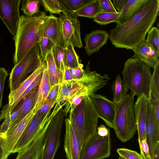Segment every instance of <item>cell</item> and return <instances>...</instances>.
Segmentation results:
<instances>
[{"instance_id": "f35d334b", "label": "cell", "mask_w": 159, "mask_h": 159, "mask_svg": "<svg viewBox=\"0 0 159 159\" xmlns=\"http://www.w3.org/2000/svg\"><path fill=\"white\" fill-rule=\"evenodd\" d=\"M117 152L124 159H144L140 154L135 151L125 148H118Z\"/></svg>"}, {"instance_id": "9a60e30c", "label": "cell", "mask_w": 159, "mask_h": 159, "mask_svg": "<svg viewBox=\"0 0 159 159\" xmlns=\"http://www.w3.org/2000/svg\"><path fill=\"white\" fill-rule=\"evenodd\" d=\"M64 148L67 159H80L81 146L78 134L69 118L65 120Z\"/></svg>"}, {"instance_id": "ffe728a7", "label": "cell", "mask_w": 159, "mask_h": 159, "mask_svg": "<svg viewBox=\"0 0 159 159\" xmlns=\"http://www.w3.org/2000/svg\"><path fill=\"white\" fill-rule=\"evenodd\" d=\"M50 121L48 120L43 130L29 146L18 152L16 159H33L37 151L43 146Z\"/></svg>"}, {"instance_id": "681fc988", "label": "cell", "mask_w": 159, "mask_h": 159, "mask_svg": "<svg viewBox=\"0 0 159 159\" xmlns=\"http://www.w3.org/2000/svg\"><path fill=\"white\" fill-rule=\"evenodd\" d=\"M153 159H159V143H157L155 148Z\"/></svg>"}, {"instance_id": "bcb514c9", "label": "cell", "mask_w": 159, "mask_h": 159, "mask_svg": "<svg viewBox=\"0 0 159 159\" xmlns=\"http://www.w3.org/2000/svg\"><path fill=\"white\" fill-rule=\"evenodd\" d=\"M127 0H113L114 7L117 12H120L123 9Z\"/></svg>"}, {"instance_id": "f907efd6", "label": "cell", "mask_w": 159, "mask_h": 159, "mask_svg": "<svg viewBox=\"0 0 159 159\" xmlns=\"http://www.w3.org/2000/svg\"><path fill=\"white\" fill-rule=\"evenodd\" d=\"M3 154V149L2 146V140L0 134V159H2Z\"/></svg>"}, {"instance_id": "603a6c76", "label": "cell", "mask_w": 159, "mask_h": 159, "mask_svg": "<svg viewBox=\"0 0 159 159\" xmlns=\"http://www.w3.org/2000/svg\"><path fill=\"white\" fill-rule=\"evenodd\" d=\"M39 86L26 95L19 104L20 112L8 128L20 122L33 109L36 102Z\"/></svg>"}, {"instance_id": "d6a6232c", "label": "cell", "mask_w": 159, "mask_h": 159, "mask_svg": "<svg viewBox=\"0 0 159 159\" xmlns=\"http://www.w3.org/2000/svg\"><path fill=\"white\" fill-rule=\"evenodd\" d=\"M65 65L70 68L77 67L80 64L78 56L71 43L67 45L64 49Z\"/></svg>"}, {"instance_id": "7402d4cb", "label": "cell", "mask_w": 159, "mask_h": 159, "mask_svg": "<svg viewBox=\"0 0 159 159\" xmlns=\"http://www.w3.org/2000/svg\"><path fill=\"white\" fill-rule=\"evenodd\" d=\"M47 67V64L45 62L31 73L15 90L10 92L8 96V103L6 105L8 106L11 105Z\"/></svg>"}, {"instance_id": "f546056e", "label": "cell", "mask_w": 159, "mask_h": 159, "mask_svg": "<svg viewBox=\"0 0 159 159\" xmlns=\"http://www.w3.org/2000/svg\"><path fill=\"white\" fill-rule=\"evenodd\" d=\"M65 11L71 14L92 2L94 0H59Z\"/></svg>"}, {"instance_id": "ab89813d", "label": "cell", "mask_w": 159, "mask_h": 159, "mask_svg": "<svg viewBox=\"0 0 159 159\" xmlns=\"http://www.w3.org/2000/svg\"><path fill=\"white\" fill-rule=\"evenodd\" d=\"M57 97L49 100H47L41 108L35 113L38 116L44 117L51 111V109L56 103Z\"/></svg>"}, {"instance_id": "e575fe53", "label": "cell", "mask_w": 159, "mask_h": 159, "mask_svg": "<svg viewBox=\"0 0 159 159\" xmlns=\"http://www.w3.org/2000/svg\"><path fill=\"white\" fill-rule=\"evenodd\" d=\"M41 5L44 10L50 14L61 15V13L65 11L61 6L59 0H41Z\"/></svg>"}, {"instance_id": "4fadbf2b", "label": "cell", "mask_w": 159, "mask_h": 159, "mask_svg": "<svg viewBox=\"0 0 159 159\" xmlns=\"http://www.w3.org/2000/svg\"><path fill=\"white\" fill-rule=\"evenodd\" d=\"M98 117L102 119L108 127L113 128L115 103L105 96L94 93L89 96Z\"/></svg>"}, {"instance_id": "ee69618b", "label": "cell", "mask_w": 159, "mask_h": 159, "mask_svg": "<svg viewBox=\"0 0 159 159\" xmlns=\"http://www.w3.org/2000/svg\"><path fill=\"white\" fill-rule=\"evenodd\" d=\"M141 155L144 159H151L147 140H142L139 147Z\"/></svg>"}, {"instance_id": "8fae6325", "label": "cell", "mask_w": 159, "mask_h": 159, "mask_svg": "<svg viewBox=\"0 0 159 159\" xmlns=\"http://www.w3.org/2000/svg\"><path fill=\"white\" fill-rule=\"evenodd\" d=\"M50 112L44 117H38L35 114L13 148L11 153L21 151L33 141L44 127Z\"/></svg>"}, {"instance_id": "8d00e7d4", "label": "cell", "mask_w": 159, "mask_h": 159, "mask_svg": "<svg viewBox=\"0 0 159 159\" xmlns=\"http://www.w3.org/2000/svg\"><path fill=\"white\" fill-rule=\"evenodd\" d=\"M146 42L159 52V30L158 28L153 27L148 32Z\"/></svg>"}, {"instance_id": "7dc6e473", "label": "cell", "mask_w": 159, "mask_h": 159, "mask_svg": "<svg viewBox=\"0 0 159 159\" xmlns=\"http://www.w3.org/2000/svg\"><path fill=\"white\" fill-rule=\"evenodd\" d=\"M98 134L102 137L107 136L110 133V130L103 125H101L97 128Z\"/></svg>"}, {"instance_id": "4316f807", "label": "cell", "mask_w": 159, "mask_h": 159, "mask_svg": "<svg viewBox=\"0 0 159 159\" xmlns=\"http://www.w3.org/2000/svg\"><path fill=\"white\" fill-rule=\"evenodd\" d=\"M129 89L124 80L118 74L111 85L113 95V102L117 103L121 100L127 95Z\"/></svg>"}, {"instance_id": "277c9868", "label": "cell", "mask_w": 159, "mask_h": 159, "mask_svg": "<svg viewBox=\"0 0 159 159\" xmlns=\"http://www.w3.org/2000/svg\"><path fill=\"white\" fill-rule=\"evenodd\" d=\"M122 73L124 81L134 96L149 98L152 74L148 64L138 59L129 58Z\"/></svg>"}, {"instance_id": "e0dca14e", "label": "cell", "mask_w": 159, "mask_h": 159, "mask_svg": "<svg viewBox=\"0 0 159 159\" xmlns=\"http://www.w3.org/2000/svg\"><path fill=\"white\" fill-rule=\"evenodd\" d=\"M148 99L144 95L138 97L134 106L138 134L139 147L141 142L146 139V109Z\"/></svg>"}, {"instance_id": "83f0119b", "label": "cell", "mask_w": 159, "mask_h": 159, "mask_svg": "<svg viewBox=\"0 0 159 159\" xmlns=\"http://www.w3.org/2000/svg\"><path fill=\"white\" fill-rule=\"evenodd\" d=\"M101 12L102 10L98 0H94L92 2L70 14L76 17L80 16L93 18Z\"/></svg>"}, {"instance_id": "b9f144b4", "label": "cell", "mask_w": 159, "mask_h": 159, "mask_svg": "<svg viewBox=\"0 0 159 159\" xmlns=\"http://www.w3.org/2000/svg\"><path fill=\"white\" fill-rule=\"evenodd\" d=\"M8 75V72L4 68H0V109L2 104L4 83Z\"/></svg>"}, {"instance_id": "30bf717a", "label": "cell", "mask_w": 159, "mask_h": 159, "mask_svg": "<svg viewBox=\"0 0 159 159\" xmlns=\"http://www.w3.org/2000/svg\"><path fill=\"white\" fill-rule=\"evenodd\" d=\"M58 23L65 47L71 43L74 47H82L79 20L72 14L64 11L58 17Z\"/></svg>"}, {"instance_id": "484cf974", "label": "cell", "mask_w": 159, "mask_h": 159, "mask_svg": "<svg viewBox=\"0 0 159 159\" xmlns=\"http://www.w3.org/2000/svg\"><path fill=\"white\" fill-rule=\"evenodd\" d=\"M65 48L54 43L52 47V53L56 65L58 70L59 84L63 82L66 66L65 65Z\"/></svg>"}, {"instance_id": "9c48e42d", "label": "cell", "mask_w": 159, "mask_h": 159, "mask_svg": "<svg viewBox=\"0 0 159 159\" xmlns=\"http://www.w3.org/2000/svg\"><path fill=\"white\" fill-rule=\"evenodd\" d=\"M111 150L110 134L102 137L97 132L86 141L81 149L80 159H104L110 156Z\"/></svg>"}, {"instance_id": "4dcf8cb0", "label": "cell", "mask_w": 159, "mask_h": 159, "mask_svg": "<svg viewBox=\"0 0 159 159\" xmlns=\"http://www.w3.org/2000/svg\"><path fill=\"white\" fill-rule=\"evenodd\" d=\"M41 0H23L21 10L25 16L31 17L38 15L40 12Z\"/></svg>"}, {"instance_id": "f1b7e54d", "label": "cell", "mask_w": 159, "mask_h": 159, "mask_svg": "<svg viewBox=\"0 0 159 159\" xmlns=\"http://www.w3.org/2000/svg\"><path fill=\"white\" fill-rule=\"evenodd\" d=\"M47 64L51 88L59 84L58 70L53 58L52 50L48 53L45 60ZM51 89V88H50Z\"/></svg>"}, {"instance_id": "7a4b0ae2", "label": "cell", "mask_w": 159, "mask_h": 159, "mask_svg": "<svg viewBox=\"0 0 159 159\" xmlns=\"http://www.w3.org/2000/svg\"><path fill=\"white\" fill-rule=\"evenodd\" d=\"M87 63L85 74L82 78L63 82L59 84L57 99L53 111L58 112L67 102L76 101L80 102L85 97L89 96L107 84L110 78L102 76L95 71L90 70Z\"/></svg>"}, {"instance_id": "d6986e66", "label": "cell", "mask_w": 159, "mask_h": 159, "mask_svg": "<svg viewBox=\"0 0 159 159\" xmlns=\"http://www.w3.org/2000/svg\"><path fill=\"white\" fill-rule=\"evenodd\" d=\"M109 34L104 30H96L87 34L84 38V48L89 56L98 51L107 43Z\"/></svg>"}, {"instance_id": "5bb4252c", "label": "cell", "mask_w": 159, "mask_h": 159, "mask_svg": "<svg viewBox=\"0 0 159 159\" xmlns=\"http://www.w3.org/2000/svg\"><path fill=\"white\" fill-rule=\"evenodd\" d=\"M146 139L151 159H153L154 151L159 143V120L154 114L152 105L150 99L147 100L146 109Z\"/></svg>"}, {"instance_id": "7c38bea8", "label": "cell", "mask_w": 159, "mask_h": 159, "mask_svg": "<svg viewBox=\"0 0 159 159\" xmlns=\"http://www.w3.org/2000/svg\"><path fill=\"white\" fill-rule=\"evenodd\" d=\"M21 0H0V17L10 33L15 36L20 19Z\"/></svg>"}, {"instance_id": "f6af8a7d", "label": "cell", "mask_w": 159, "mask_h": 159, "mask_svg": "<svg viewBox=\"0 0 159 159\" xmlns=\"http://www.w3.org/2000/svg\"><path fill=\"white\" fill-rule=\"evenodd\" d=\"M59 84H58L51 88L46 101L51 100L56 97L58 98L59 90Z\"/></svg>"}, {"instance_id": "d4e9b609", "label": "cell", "mask_w": 159, "mask_h": 159, "mask_svg": "<svg viewBox=\"0 0 159 159\" xmlns=\"http://www.w3.org/2000/svg\"><path fill=\"white\" fill-rule=\"evenodd\" d=\"M42 73H43L37 77L11 105L8 106L6 105L2 107L0 114V121L10 115L23 98L34 89L39 85L41 79Z\"/></svg>"}, {"instance_id": "7bdbcfd3", "label": "cell", "mask_w": 159, "mask_h": 159, "mask_svg": "<svg viewBox=\"0 0 159 159\" xmlns=\"http://www.w3.org/2000/svg\"><path fill=\"white\" fill-rule=\"evenodd\" d=\"M83 65L81 63L78 66L75 68H68L70 71L73 79H80L83 77L85 74V71L83 69Z\"/></svg>"}, {"instance_id": "ba28073f", "label": "cell", "mask_w": 159, "mask_h": 159, "mask_svg": "<svg viewBox=\"0 0 159 159\" xmlns=\"http://www.w3.org/2000/svg\"><path fill=\"white\" fill-rule=\"evenodd\" d=\"M65 113L61 109L52 118L42 147L40 159H54L60 145V135Z\"/></svg>"}, {"instance_id": "60d3db41", "label": "cell", "mask_w": 159, "mask_h": 159, "mask_svg": "<svg viewBox=\"0 0 159 159\" xmlns=\"http://www.w3.org/2000/svg\"><path fill=\"white\" fill-rule=\"evenodd\" d=\"M102 12L117 13L111 1L110 0H98Z\"/></svg>"}, {"instance_id": "44dd1931", "label": "cell", "mask_w": 159, "mask_h": 159, "mask_svg": "<svg viewBox=\"0 0 159 159\" xmlns=\"http://www.w3.org/2000/svg\"><path fill=\"white\" fill-rule=\"evenodd\" d=\"M148 0H127L118 18L114 22L119 25L128 21L137 13Z\"/></svg>"}, {"instance_id": "d590c367", "label": "cell", "mask_w": 159, "mask_h": 159, "mask_svg": "<svg viewBox=\"0 0 159 159\" xmlns=\"http://www.w3.org/2000/svg\"><path fill=\"white\" fill-rule=\"evenodd\" d=\"M40 50L42 63H44L48 53L52 50L54 43L50 39L43 38L38 43Z\"/></svg>"}, {"instance_id": "ac0fdd59", "label": "cell", "mask_w": 159, "mask_h": 159, "mask_svg": "<svg viewBox=\"0 0 159 159\" xmlns=\"http://www.w3.org/2000/svg\"><path fill=\"white\" fill-rule=\"evenodd\" d=\"M134 54L133 58L139 59L154 68L159 60V52L144 40L132 49Z\"/></svg>"}, {"instance_id": "1f68e13d", "label": "cell", "mask_w": 159, "mask_h": 159, "mask_svg": "<svg viewBox=\"0 0 159 159\" xmlns=\"http://www.w3.org/2000/svg\"><path fill=\"white\" fill-rule=\"evenodd\" d=\"M153 68L151 80L149 98L155 101L159 100V60Z\"/></svg>"}, {"instance_id": "c3c4849f", "label": "cell", "mask_w": 159, "mask_h": 159, "mask_svg": "<svg viewBox=\"0 0 159 159\" xmlns=\"http://www.w3.org/2000/svg\"><path fill=\"white\" fill-rule=\"evenodd\" d=\"M72 75L69 69L66 66L63 79V82L73 80Z\"/></svg>"}, {"instance_id": "6da1fadb", "label": "cell", "mask_w": 159, "mask_h": 159, "mask_svg": "<svg viewBox=\"0 0 159 159\" xmlns=\"http://www.w3.org/2000/svg\"><path fill=\"white\" fill-rule=\"evenodd\" d=\"M159 11V0H148L132 18L110 30L109 38L111 42L116 48L132 50L145 40Z\"/></svg>"}, {"instance_id": "52a82bcc", "label": "cell", "mask_w": 159, "mask_h": 159, "mask_svg": "<svg viewBox=\"0 0 159 159\" xmlns=\"http://www.w3.org/2000/svg\"><path fill=\"white\" fill-rule=\"evenodd\" d=\"M37 43L20 61L15 65L10 74L9 86L10 92L15 90L29 74L32 73L43 64Z\"/></svg>"}, {"instance_id": "3957f363", "label": "cell", "mask_w": 159, "mask_h": 159, "mask_svg": "<svg viewBox=\"0 0 159 159\" xmlns=\"http://www.w3.org/2000/svg\"><path fill=\"white\" fill-rule=\"evenodd\" d=\"M47 15L44 11H40L37 15L28 17L24 15L20 16L14 41L15 52L13 56L14 64L18 63L34 46L43 38L41 25Z\"/></svg>"}, {"instance_id": "5b68a950", "label": "cell", "mask_w": 159, "mask_h": 159, "mask_svg": "<svg viewBox=\"0 0 159 159\" xmlns=\"http://www.w3.org/2000/svg\"><path fill=\"white\" fill-rule=\"evenodd\" d=\"M98 118L89 96L69 111L68 118L78 134L82 148L87 139L97 132Z\"/></svg>"}, {"instance_id": "2e32d148", "label": "cell", "mask_w": 159, "mask_h": 159, "mask_svg": "<svg viewBox=\"0 0 159 159\" xmlns=\"http://www.w3.org/2000/svg\"><path fill=\"white\" fill-rule=\"evenodd\" d=\"M42 38H47L54 44L65 48L63 38L58 23V17L51 14L47 16L41 25Z\"/></svg>"}, {"instance_id": "74e56055", "label": "cell", "mask_w": 159, "mask_h": 159, "mask_svg": "<svg viewBox=\"0 0 159 159\" xmlns=\"http://www.w3.org/2000/svg\"><path fill=\"white\" fill-rule=\"evenodd\" d=\"M20 111V107L18 105L13 110L12 112L8 116L6 117L0 125V133H5L8 129L10 125L13 122L18 115Z\"/></svg>"}, {"instance_id": "8992f818", "label": "cell", "mask_w": 159, "mask_h": 159, "mask_svg": "<svg viewBox=\"0 0 159 159\" xmlns=\"http://www.w3.org/2000/svg\"><path fill=\"white\" fill-rule=\"evenodd\" d=\"M134 95L131 92L115 103L113 128L117 137L122 142L131 139L137 130L134 106Z\"/></svg>"}, {"instance_id": "836d02e7", "label": "cell", "mask_w": 159, "mask_h": 159, "mask_svg": "<svg viewBox=\"0 0 159 159\" xmlns=\"http://www.w3.org/2000/svg\"><path fill=\"white\" fill-rule=\"evenodd\" d=\"M120 14V12L117 13L101 12L96 15L93 20L98 24L106 25L114 22L118 18Z\"/></svg>"}, {"instance_id": "cb8c5ba5", "label": "cell", "mask_w": 159, "mask_h": 159, "mask_svg": "<svg viewBox=\"0 0 159 159\" xmlns=\"http://www.w3.org/2000/svg\"><path fill=\"white\" fill-rule=\"evenodd\" d=\"M50 88L47 67L43 72L39 86L36 102L33 109L35 113L46 102Z\"/></svg>"}, {"instance_id": "816d5d0a", "label": "cell", "mask_w": 159, "mask_h": 159, "mask_svg": "<svg viewBox=\"0 0 159 159\" xmlns=\"http://www.w3.org/2000/svg\"><path fill=\"white\" fill-rule=\"evenodd\" d=\"M118 159H124L122 157H121L119 156V157L118 158Z\"/></svg>"}]
</instances>
